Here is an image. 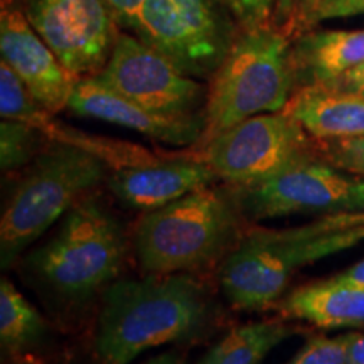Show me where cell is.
I'll return each mask as SVG.
<instances>
[{
  "instance_id": "obj_14",
  "label": "cell",
  "mask_w": 364,
  "mask_h": 364,
  "mask_svg": "<svg viewBox=\"0 0 364 364\" xmlns=\"http://www.w3.org/2000/svg\"><path fill=\"white\" fill-rule=\"evenodd\" d=\"M218 181L216 172L199 157L169 154L159 161L115 169L107 186L124 206L150 213Z\"/></svg>"
},
{
  "instance_id": "obj_17",
  "label": "cell",
  "mask_w": 364,
  "mask_h": 364,
  "mask_svg": "<svg viewBox=\"0 0 364 364\" xmlns=\"http://www.w3.org/2000/svg\"><path fill=\"white\" fill-rule=\"evenodd\" d=\"M279 311L287 318L322 329L364 327V289L331 279L316 282L284 295Z\"/></svg>"
},
{
  "instance_id": "obj_10",
  "label": "cell",
  "mask_w": 364,
  "mask_h": 364,
  "mask_svg": "<svg viewBox=\"0 0 364 364\" xmlns=\"http://www.w3.org/2000/svg\"><path fill=\"white\" fill-rule=\"evenodd\" d=\"M122 97L150 112L189 117L204 112L208 88L184 75L135 34L122 31L103 70L95 76Z\"/></svg>"
},
{
  "instance_id": "obj_13",
  "label": "cell",
  "mask_w": 364,
  "mask_h": 364,
  "mask_svg": "<svg viewBox=\"0 0 364 364\" xmlns=\"http://www.w3.org/2000/svg\"><path fill=\"white\" fill-rule=\"evenodd\" d=\"M68 110L78 117L124 127L172 147H198L206 130L204 112L189 117L161 115L122 97L95 76L78 80L68 103Z\"/></svg>"
},
{
  "instance_id": "obj_28",
  "label": "cell",
  "mask_w": 364,
  "mask_h": 364,
  "mask_svg": "<svg viewBox=\"0 0 364 364\" xmlns=\"http://www.w3.org/2000/svg\"><path fill=\"white\" fill-rule=\"evenodd\" d=\"M294 11H295V0H277L275 9V26L280 27L292 36L290 27H292L294 21Z\"/></svg>"
},
{
  "instance_id": "obj_32",
  "label": "cell",
  "mask_w": 364,
  "mask_h": 364,
  "mask_svg": "<svg viewBox=\"0 0 364 364\" xmlns=\"http://www.w3.org/2000/svg\"><path fill=\"white\" fill-rule=\"evenodd\" d=\"M17 364H43V363L34 361V359H24V361H19Z\"/></svg>"
},
{
  "instance_id": "obj_7",
  "label": "cell",
  "mask_w": 364,
  "mask_h": 364,
  "mask_svg": "<svg viewBox=\"0 0 364 364\" xmlns=\"http://www.w3.org/2000/svg\"><path fill=\"white\" fill-rule=\"evenodd\" d=\"M240 31L226 0H145L130 33L204 81L220 70Z\"/></svg>"
},
{
  "instance_id": "obj_20",
  "label": "cell",
  "mask_w": 364,
  "mask_h": 364,
  "mask_svg": "<svg viewBox=\"0 0 364 364\" xmlns=\"http://www.w3.org/2000/svg\"><path fill=\"white\" fill-rule=\"evenodd\" d=\"M49 139L38 127L21 120L2 118L0 122V166L4 172L31 166Z\"/></svg>"
},
{
  "instance_id": "obj_6",
  "label": "cell",
  "mask_w": 364,
  "mask_h": 364,
  "mask_svg": "<svg viewBox=\"0 0 364 364\" xmlns=\"http://www.w3.org/2000/svg\"><path fill=\"white\" fill-rule=\"evenodd\" d=\"M125 248L120 221L88 196L66 213L51 238L27 255L26 267L58 299L85 304L113 284Z\"/></svg>"
},
{
  "instance_id": "obj_5",
  "label": "cell",
  "mask_w": 364,
  "mask_h": 364,
  "mask_svg": "<svg viewBox=\"0 0 364 364\" xmlns=\"http://www.w3.org/2000/svg\"><path fill=\"white\" fill-rule=\"evenodd\" d=\"M110 176V166L88 150L54 142L41 150L14 189L0 218V267L17 258Z\"/></svg>"
},
{
  "instance_id": "obj_31",
  "label": "cell",
  "mask_w": 364,
  "mask_h": 364,
  "mask_svg": "<svg viewBox=\"0 0 364 364\" xmlns=\"http://www.w3.org/2000/svg\"><path fill=\"white\" fill-rule=\"evenodd\" d=\"M142 364H186V361L179 353L169 351V353L157 354V356L154 358H149L147 361H144Z\"/></svg>"
},
{
  "instance_id": "obj_29",
  "label": "cell",
  "mask_w": 364,
  "mask_h": 364,
  "mask_svg": "<svg viewBox=\"0 0 364 364\" xmlns=\"http://www.w3.org/2000/svg\"><path fill=\"white\" fill-rule=\"evenodd\" d=\"M331 280L339 282V284L359 287L364 289V260L354 263L353 267H349L348 270L338 273L336 277H331Z\"/></svg>"
},
{
  "instance_id": "obj_19",
  "label": "cell",
  "mask_w": 364,
  "mask_h": 364,
  "mask_svg": "<svg viewBox=\"0 0 364 364\" xmlns=\"http://www.w3.org/2000/svg\"><path fill=\"white\" fill-rule=\"evenodd\" d=\"M48 332V324L33 304L11 280L0 282V341L11 354H22L38 346Z\"/></svg>"
},
{
  "instance_id": "obj_9",
  "label": "cell",
  "mask_w": 364,
  "mask_h": 364,
  "mask_svg": "<svg viewBox=\"0 0 364 364\" xmlns=\"http://www.w3.org/2000/svg\"><path fill=\"white\" fill-rule=\"evenodd\" d=\"M250 221L290 215L364 213V177L316 156L252 188H235Z\"/></svg>"
},
{
  "instance_id": "obj_23",
  "label": "cell",
  "mask_w": 364,
  "mask_h": 364,
  "mask_svg": "<svg viewBox=\"0 0 364 364\" xmlns=\"http://www.w3.org/2000/svg\"><path fill=\"white\" fill-rule=\"evenodd\" d=\"M241 29L275 26L277 0H226Z\"/></svg>"
},
{
  "instance_id": "obj_8",
  "label": "cell",
  "mask_w": 364,
  "mask_h": 364,
  "mask_svg": "<svg viewBox=\"0 0 364 364\" xmlns=\"http://www.w3.org/2000/svg\"><path fill=\"white\" fill-rule=\"evenodd\" d=\"M316 156V140L289 112L262 113L213 136L196 157L233 188H252Z\"/></svg>"
},
{
  "instance_id": "obj_15",
  "label": "cell",
  "mask_w": 364,
  "mask_h": 364,
  "mask_svg": "<svg viewBox=\"0 0 364 364\" xmlns=\"http://www.w3.org/2000/svg\"><path fill=\"white\" fill-rule=\"evenodd\" d=\"M285 112L316 140L364 135V95L326 85L297 88Z\"/></svg>"
},
{
  "instance_id": "obj_2",
  "label": "cell",
  "mask_w": 364,
  "mask_h": 364,
  "mask_svg": "<svg viewBox=\"0 0 364 364\" xmlns=\"http://www.w3.org/2000/svg\"><path fill=\"white\" fill-rule=\"evenodd\" d=\"M364 241V213L326 215L285 230H252L221 262L218 280L235 309L275 307L294 273Z\"/></svg>"
},
{
  "instance_id": "obj_1",
  "label": "cell",
  "mask_w": 364,
  "mask_h": 364,
  "mask_svg": "<svg viewBox=\"0 0 364 364\" xmlns=\"http://www.w3.org/2000/svg\"><path fill=\"white\" fill-rule=\"evenodd\" d=\"M215 318L208 289L191 273H147L105 289L95 329L102 364H130L164 344L201 338Z\"/></svg>"
},
{
  "instance_id": "obj_21",
  "label": "cell",
  "mask_w": 364,
  "mask_h": 364,
  "mask_svg": "<svg viewBox=\"0 0 364 364\" xmlns=\"http://www.w3.org/2000/svg\"><path fill=\"white\" fill-rule=\"evenodd\" d=\"M316 154L318 159L341 171L364 177V135L351 139L316 140Z\"/></svg>"
},
{
  "instance_id": "obj_3",
  "label": "cell",
  "mask_w": 364,
  "mask_h": 364,
  "mask_svg": "<svg viewBox=\"0 0 364 364\" xmlns=\"http://www.w3.org/2000/svg\"><path fill=\"white\" fill-rule=\"evenodd\" d=\"M245 216L233 186H208L144 213L134 250L145 273H191L223 262L245 233Z\"/></svg>"
},
{
  "instance_id": "obj_4",
  "label": "cell",
  "mask_w": 364,
  "mask_h": 364,
  "mask_svg": "<svg viewBox=\"0 0 364 364\" xmlns=\"http://www.w3.org/2000/svg\"><path fill=\"white\" fill-rule=\"evenodd\" d=\"M294 38L277 26L241 29L208 86L206 130L198 147L250 117L284 112L297 91Z\"/></svg>"
},
{
  "instance_id": "obj_18",
  "label": "cell",
  "mask_w": 364,
  "mask_h": 364,
  "mask_svg": "<svg viewBox=\"0 0 364 364\" xmlns=\"http://www.w3.org/2000/svg\"><path fill=\"white\" fill-rule=\"evenodd\" d=\"M294 334L279 318L248 322L231 329L208 349L198 364H262L277 346Z\"/></svg>"
},
{
  "instance_id": "obj_16",
  "label": "cell",
  "mask_w": 364,
  "mask_h": 364,
  "mask_svg": "<svg viewBox=\"0 0 364 364\" xmlns=\"http://www.w3.org/2000/svg\"><path fill=\"white\" fill-rule=\"evenodd\" d=\"M297 88L331 85L364 63V29L306 31L292 41Z\"/></svg>"
},
{
  "instance_id": "obj_30",
  "label": "cell",
  "mask_w": 364,
  "mask_h": 364,
  "mask_svg": "<svg viewBox=\"0 0 364 364\" xmlns=\"http://www.w3.org/2000/svg\"><path fill=\"white\" fill-rule=\"evenodd\" d=\"M349 364H364V334L349 332L348 334Z\"/></svg>"
},
{
  "instance_id": "obj_12",
  "label": "cell",
  "mask_w": 364,
  "mask_h": 364,
  "mask_svg": "<svg viewBox=\"0 0 364 364\" xmlns=\"http://www.w3.org/2000/svg\"><path fill=\"white\" fill-rule=\"evenodd\" d=\"M0 56L41 107L53 115L66 110L78 78L36 33L17 0L0 2Z\"/></svg>"
},
{
  "instance_id": "obj_26",
  "label": "cell",
  "mask_w": 364,
  "mask_h": 364,
  "mask_svg": "<svg viewBox=\"0 0 364 364\" xmlns=\"http://www.w3.org/2000/svg\"><path fill=\"white\" fill-rule=\"evenodd\" d=\"M144 2L145 0H107L120 29L129 31V33Z\"/></svg>"
},
{
  "instance_id": "obj_25",
  "label": "cell",
  "mask_w": 364,
  "mask_h": 364,
  "mask_svg": "<svg viewBox=\"0 0 364 364\" xmlns=\"http://www.w3.org/2000/svg\"><path fill=\"white\" fill-rule=\"evenodd\" d=\"M317 6H318V0H295L294 21H292V27H290L292 38L312 29L314 19H316Z\"/></svg>"
},
{
  "instance_id": "obj_11",
  "label": "cell",
  "mask_w": 364,
  "mask_h": 364,
  "mask_svg": "<svg viewBox=\"0 0 364 364\" xmlns=\"http://www.w3.org/2000/svg\"><path fill=\"white\" fill-rule=\"evenodd\" d=\"M31 26L75 78L97 76L122 29L107 0H26Z\"/></svg>"
},
{
  "instance_id": "obj_27",
  "label": "cell",
  "mask_w": 364,
  "mask_h": 364,
  "mask_svg": "<svg viewBox=\"0 0 364 364\" xmlns=\"http://www.w3.org/2000/svg\"><path fill=\"white\" fill-rule=\"evenodd\" d=\"M326 86H332V88H339V90H346V91H353V93H359L364 95V63L359 65L358 68H354L349 73H346L344 76H341L338 81L334 83L326 85Z\"/></svg>"
},
{
  "instance_id": "obj_24",
  "label": "cell",
  "mask_w": 364,
  "mask_h": 364,
  "mask_svg": "<svg viewBox=\"0 0 364 364\" xmlns=\"http://www.w3.org/2000/svg\"><path fill=\"white\" fill-rule=\"evenodd\" d=\"M364 0H318L314 26L318 22L363 16Z\"/></svg>"
},
{
  "instance_id": "obj_22",
  "label": "cell",
  "mask_w": 364,
  "mask_h": 364,
  "mask_svg": "<svg viewBox=\"0 0 364 364\" xmlns=\"http://www.w3.org/2000/svg\"><path fill=\"white\" fill-rule=\"evenodd\" d=\"M285 364H349L348 334L339 338L316 336Z\"/></svg>"
}]
</instances>
